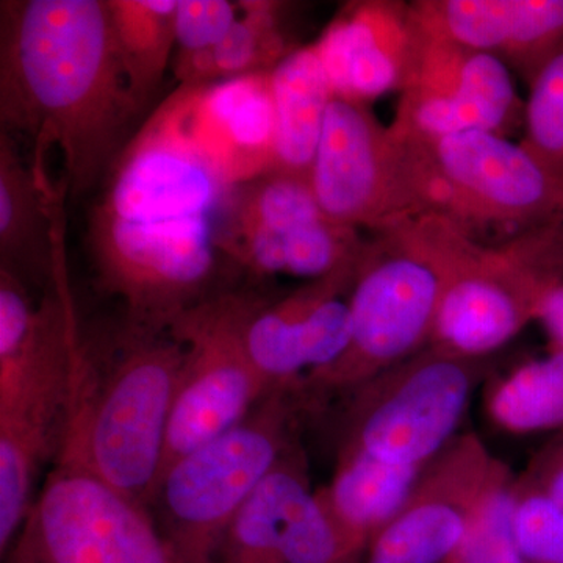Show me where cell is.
I'll return each instance as SVG.
<instances>
[{
	"mask_svg": "<svg viewBox=\"0 0 563 563\" xmlns=\"http://www.w3.org/2000/svg\"><path fill=\"white\" fill-rule=\"evenodd\" d=\"M195 87L152 111L102 180L87 228L96 282L124 320L165 332L221 292L218 232L229 187L192 133ZM225 258V257H224Z\"/></svg>",
	"mask_w": 563,
	"mask_h": 563,
	"instance_id": "cell-1",
	"label": "cell"
},
{
	"mask_svg": "<svg viewBox=\"0 0 563 563\" xmlns=\"http://www.w3.org/2000/svg\"><path fill=\"white\" fill-rule=\"evenodd\" d=\"M111 38L106 0L0 2V124L31 141L47 174L58 147L68 195L103 180L140 114Z\"/></svg>",
	"mask_w": 563,
	"mask_h": 563,
	"instance_id": "cell-2",
	"label": "cell"
},
{
	"mask_svg": "<svg viewBox=\"0 0 563 563\" xmlns=\"http://www.w3.org/2000/svg\"><path fill=\"white\" fill-rule=\"evenodd\" d=\"M184 355L168 331L125 320L101 340L80 333L55 463L95 474L151 509Z\"/></svg>",
	"mask_w": 563,
	"mask_h": 563,
	"instance_id": "cell-3",
	"label": "cell"
},
{
	"mask_svg": "<svg viewBox=\"0 0 563 563\" xmlns=\"http://www.w3.org/2000/svg\"><path fill=\"white\" fill-rule=\"evenodd\" d=\"M483 244L437 213L369 232L347 298L350 343L335 362L296 385L309 413L428 346L444 291Z\"/></svg>",
	"mask_w": 563,
	"mask_h": 563,
	"instance_id": "cell-4",
	"label": "cell"
},
{
	"mask_svg": "<svg viewBox=\"0 0 563 563\" xmlns=\"http://www.w3.org/2000/svg\"><path fill=\"white\" fill-rule=\"evenodd\" d=\"M296 388H276L242 422L185 454L158 477L151 510L187 563H214L235 515L295 446L306 420Z\"/></svg>",
	"mask_w": 563,
	"mask_h": 563,
	"instance_id": "cell-5",
	"label": "cell"
},
{
	"mask_svg": "<svg viewBox=\"0 0 563 563\" xmlns=\"http://www.w3.org/2000/svg\"><path fill=\"white\" fill-rule=\"evenodd\" d=\"M68 266L55 273L31 329L0 351V554L31 510L41 465L57 454L80 329Z\"/></svg>",
	"mask_w": 563,
	"mask_h": 563,
	"instance_id": "cell-6",
	"label": "cell"
},
{
	"mask_svg": "<svg viewBox=\"0 0 563 563\" xmlns=\"http://www.w3.org/2000/svg\"><path fill=\"white\" fill-rule=\"evenodd\" d=\"M399 135L409 143L426 211L454 221L477 242L485 232H499L501 242L563 221L561 179L523 144L487 131L437 140Z\"/></svg>",
	"mask_w": 563,
	"mask_h": 563,
	"instance_id": "cell-7",
	"label": "cell"
},
{
	"mask_svg": "<svg viewBox=\"0 0 563 563\" xmlns=\"http://www.w3.org/2000/svg\"><path fill=\"white\" fill-rule=\"evenodd\" d=\"M488 358L428 344L355 388L344 402L336 454L424 468L461 433Z\"/></svg>",
	"mask_w": 563,
	"mask_h": 563,
	"instance_id": "cell-8",
	"label": "cell"
},
{
	"mask_svg": "<svg viewBox=\"0 0 563 563\" xmlns=\"http://www.w3.org/2000/svg\"><path fill=\"white\" fill-rule=\"evenodd\" d=\"M266 299L258 292L221 291L181 313L168 329L185 355L161 474L242 422L272 391L246 344L252 314Z\"/></svg>",
	"mask_w": 563,
	"mask_h": 563,
	"instance_id": "cell-9",
	"label": "cell"
},
{
	"mask_svg": "<svg viewBox=\"0 0 563 563\" xmlns=\"http://www.w3.org/2000/svg\"><path fill=\"white\" fill-rule=\"evenodd\" d=\"M3 563H187L150 507L55 463Z\"/></svg>",
	"mask_w": 563,
	"mask_h": 563,
	"instance_id": "cell-10",
	"label": "cell"
},
{
	"mask_svg": "<svg viewBox=\"0 0 563 563\" xmlns=\"http://www.w3.org/2000/svg\"><path fill=\"white\" fill-rule=\"evenodd\" d=\"M561 282L563 221L485 243L444 291L429 344L488 358L537 320Z\"/></svg>",
	"mask_w": 563,
	"mask_h": 563,
	"instance_id": "cell-11",
	"label": "cell"
},
{
	"mask_svg": "<svg viewBox=\"0 0 563 563\" xmlns=\"http://www.w3.org/2000/svg\"><path fill=\"white\" fill-rule=\"evenodd\" d=\"M310 184L322 213L358 232L428 213L409 144L366 103H329Z\"/></svg>",
	"mask_w": 563,
	"mask_h": 563,
	"instance_id": "cell-12",
	"label": "cell"
},
{
	"mask_svg": "<svg viewBox=\"0 0 563 563\" xmlns=\"http://www.w3.org/2000/svg\"><path fill=\"white\" fill-rule=\"evenodd\" d=\"M413 31L412 58L390 124L396 132L421 140L468 131L506 136L523 122L525 102L506 63L415 24Z\"/></svg>",
	"mask_w": 563,
	"mask_h": 563,
	"instance_id": "cell-13",
	"label": "cell"
},
{
	"mask_svg": "<svg viewBox=\"0 0 563 563\" xmlns=\"http://www.w3.org/2000/svg\"><path fill=\"white\" fill-rule=\"evenodd\" d=\"M512 474L476 433H459L422 468L363 563H443L488 496Z\"/></svg>",
	"mask_w": 563,
	"mask_h": 563,
	"instance_id": "cell-14",
	"label": "cell"
},
{
	"mask_svg": "<svg viewBox=\"0 0 563 563\" xmlns=\"http://www.w3.org/2000/svg\"><path fill=\"white\" fill-rule=\"evenodd\" d=\"M355 263L309 280L282 299H266L252 314L247 351L269 390L295 388L346 350L351 312L344 298L354 284Z\"/></svg>",
	"mask_w": 563,
	"mask_h": 563,
	"instance_id": "cell-15",
	"label": "cell"
},
{
	"mask_svg": "<svg viewBox=\"0 0 563 563\" xmlns=\"http://www.w3.org/2000/svg\"><path fill=\"white\" fill-rule=\"evenodd\" d=\"M409 13L420 31L495 55L526 85L563 46V0H417Z\"/></svg>",
	"mask_w": 563,
	"mask_h": 563,
	"instance_id": "cell-16",
	"label": "cell"
},
{
	"mask_svg": "<svg viewBox=\"0 0 563 563\" xmlns=\"http://www.w3.org/2000/svg\"><path fill=\"white\" fill-rule=\"evenodd\" d=\"M409 3L351 2L313 44L333 98L366 103L399 91L413 52Z\"/></svg>",
	"mask_w": 563,
	"mask_h": 563,
	"instance_id": "cell-17",
	"label": "cell"
},
{
	"mask_svg": "<svg viewBox=\"0 0 563 563\" xmlns=\"http://www.w3.org/2000/svg\"><path fill=\"white\" fill-rule=\"evenodd\" d=\"M190 122L196 140L229 187L272 172L276 146L272 73L195 87Z\"/></svg>",
	"mask_w": 563,
	"mask_h": 563,
	"instance_id": "cell-18",
	"label": "cell"
},
{
	"mask_svg": "<svg viewBox=\"0 0 563 563\" xmlns=\"http://www.w3.org/2000/svg\"><path fill=\"white\" fill-rule=\"evenodd\" d=\"M65 185L55 187L0 132V269L51 287L65 250Z\"/></svg>",
	"mask_w": 563,
	"mask_h": 563,
	"instance_id": "cell-19",
	"label": "cell"
},
{
	"mask_svg": "<svg viewBox=\"0 0 563 563\" xmlns=\"http://www.w3.org/2000/svg\"><path fill=\"white\" fill-rule=\"evenodd\" d=\"M276 146L272 172L310 179L333 95L314 46L298 47L272 70ZM269 172V173H272Z\"/></svg>",
	"mask_w": 563,
	"mask_h": 563,
	"instance_id": "cell-20",
	"label": "cell"
},
{
	"mask_svg": "<svg viewBox=\"0 0 563 563\" xmlns=\"http://www.w3.org/2000/svg\"><path fill=\"white\" fill-rule=\"evenodd\" d=\"M312 490L309 461L298 442L235 515L222 537L214 563H285L288 517Z\"/></svg>",
	"mask_w": 563,
	"mask_h": 563,
	"instance_id": "cell-21",
	"label": "cell"
},
{
	"mask_svg": "<svg viewBox=\"0 0 563 563\" xmlns=\"http://www.w3.org/2000/svg\"><path fill=\"white\" fill-rule=\"evenodd\" d=\"M239 20L213 49L176 55L174 74L179 85L203 87L214 81L255 73H272L290 54L282 32L284 3L268 0L239 2Z\"/></svg>",
	"mask_w": 563,
	"mask_h": 563,
	"instance_id": "cell-22",
	"label": "cell"
},
{
	"mask_svg": "<svg viewBox=\"0 0 563 563\" xmlns=\"http://www.w3.org/2000/svg\"><path fill=\"white\" fill-rule=\"evenodd\" d=\"M421 472L362 455L336 454L331 483L318 492L347 531L372 544L401 509Z\"/></svg>",
	"mask_w": 563,
	"mask_h": 563,
	"instance_id": "cell-23",
	"label": "cell"
},
{
	"mask_svg": "<svg viewBox=\"0 0 563 563\" xmlns=\"http://www.w3.org/2000/svg\"><path fill=\"white\" fill-rule=\"evenodd\" d=\"M512 523L526 563H563V432L515 474Z\"/></svg>",
	"mask_w": 563,
	"mask_h": 563,
	"instance_id": "cell-24",
	"label": "cell"
},
{
	"mask_svg": "<svg viewBox=\"0 0 563 563\" xmlns=\"http://www.w3.org/2000/svg\"><path fill=\"white\" fill-rule=\"evenodd\" d=\"M484 409L512 435L563 432V350L485 380Z\"/></svg>",
	"mask_w": 563,
	"mask_h": 563,
	"instance_id": "cell-25",
	"label": "cell"
},
{
	"mask_svg": "<svg viewBox=\"0 0 563 563\" xmlns=\"http://www.w3.org/2000/svg\"><path fill=\"white\" fill-rule=\"evenodd\" d=\"M111 38L133 99L143 110L169 65L176 44L177 0H106Z\"/></svg>",
	"mask_w": 563,
	"mask_h": 563,
	"instance_id": "cell-26",
	"label": "cell"
},
{
	"mask_svg": "<svg viewBox=\"0 0 563 563\" xmlns=\"http://www.w3.org/2000/svg\"><path fill=\"white\" fill-rule=\"evenodd\" d=\"M321 218L328 217L322 213L310 179L272 172L233 188L220 232H265L285 239Z\"/></svg>",
	"mask_w": 563,
	"mask_h": 563,
	"instance_id": "cell-27",
	"label": "cell"
},
{
	"mask_svg": "<svg viewBox=\"0 0 563 563\" xmlns=\"http://www.w3.org/2000/svg\"><path fill=\"white\" fill-rule=\"evenodd\" d=\"M369 543L355 536L312 490L296 504L285 529V563H363Z\"/></svg>",
	"mask_w": 563,
	"mask_h": 563,
	"instance_id": "cell-28",
	"label": "cell"
},
{
	"mask_svg": "<svg viewBox=\"0 0 563 563\" xmlns=\"http://www.w3.org/2000/svg\"><path fill=\"white\" fill-rule=\"evenodd\" d=\"M521 144L544 168L563 173V46L543 63L528 84Z\"/></svg>",
	"mask_w": 563,
	"mask_h": 563,
	"instance_id": "cell-29",
	"label": "cell"
},
{
	"mask_svg": "<svg viewBox=\"0 0 563 563\" xmlns=\"http://www.w3.org/2000/svg\"><path fill=\"white\" fill-rule=\"evenodd\" d=\"M512 476L488 496L443 563H526L512 523Z\"/></svg>",
	"mask_w": 563,
	"mask_h": 563,
	"instance_id": "cell-30",
	"label": "cell"
},
{
	"mask_svg": "<svg viewBox=\"0 0 563 563\" xmlns=\"http://www.w3.org/2000/svg\"><path fill=\"white\" fill-rule=\"evenodd\" d=\"M239 2L228 0H177V55L213 49L239 20Z\"/></svg>",
	"mask_w": 563,
	"mask_h": 563,
	"instance_id": "cell-31",
	"label": "cell"
},
{
	"mask_svg": "<svg viewBox=\"0 0 563 563\" xmlns=\"http://www.w3.org/2000/svg\"><path fill=\"white\" fill-rule=\"evenodd\" d=\"M550 340V350H563V282L544 295L537 313Z\"/></svg>",
	"mask_w": 563,
	"mask_h": 563,
	"instance_id": "cell-32",
	"label": "cell"
},
{
	"mask_svg": "<svg viewBox=\"0 0 563 563\" xmlns=\"http://www.w3.org/2000/svg\"><path fill=\"white\" fill-rule=\"evenodd\" d=\"M561 181H562V185H563V173H562V176H561Z\"/></svg>",
	"mask_w": 563,
	"mask_h": 563,
	"instance_id": "cell-33",
	"label": "cell"
}]
</instances>
